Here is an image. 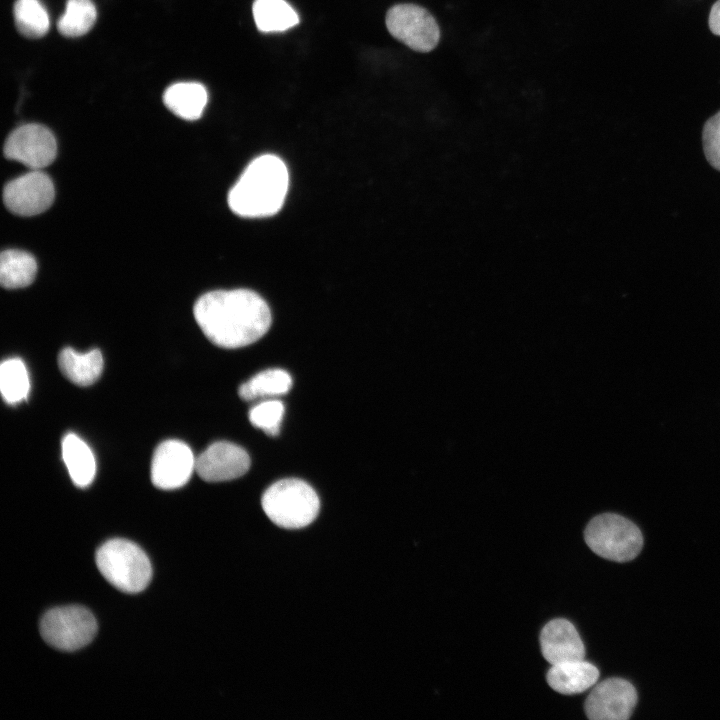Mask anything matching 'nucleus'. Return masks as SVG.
<instances>
[{"label": "nucleus", "instance_id": "16", "mask_svg": "<svg viewBox=\"0 0 720 720\" xmlns=\"http://www.w3.org/2000/svg\"><path fill=\"white\" fill-rule=\"evenodd\" d=\"M61 450L73 483L82 488L89 486L96 473V462L90 447L76 434L68 433L62 440Z\"/></svg>", "mask_w": 720, "mask_h": 720}, {"label": "nucleus", "instance_id": "8", "mask_svg": "<svg viewBox=\"0 0 720 720\" xmlns=\"http://www.w3.org/2000/svg\"><path fill=\"white\" fill-rule=\"evenodd\" d=\"M4 155L32 170L50 165L57 154L53 133L40 124H25L16 128L6 139Z\"/></svg>", "mask_w": 720, "mask_h": 720}, {"label": "nucleus", "instance_id": "2", "mask_svg": "<svg viewBox=\"0 0 720 720\" xmlns=\"http://www.w3.org/2000/svg\"><path fill=\"white\" fill-rule=\"evenodd\" d=\"M289 176L285 163L271 154L255 158L228 194V205L242 217H265L282 207Z\"/></svg>", "mask_w": 720, "mask_h": 720}, {"label": "nucleus", "instance_id": "10", "mask_svg": "<svg viewBox=\"0 0 720 720\" xmlns=\"http://www.w3.org/2000/svg\"><path fill=\"white\" fill-rule=\"evenodd\" d=\"M634 686L622 678L598 683L585 701V713L591 720H626L637 703Z\"/></svg>", "mask_w": 720, "mask_h": 720}, {"label": "nucleus", "instance_id": "9", "mask_svg": "<svg viewBox=\"0 0 720 720\" xmlns=\"http://www.w3.org/2000/svg\"><path fill=\"white\" fill-rule=\"evenodd\" d=\"M55 189L51 178L40 170H32L8 182L3 190L6 208L20 216H34L53 203Z\"/></svg>", "mask_w": 720, "mask_h": 720}, {"label": "nucleus", "instance_id": "17", "mask_svg": "<svg viewBox=\"0 0 720 720\" xmlns=\"http://www.w3.org/2000/svg\"><path fill=\"white\" fill-rule=\"evenodd\" d=\"M58 365L68 380L79 386H88L100 377L103 357L98 349L81 354L72 348H65L58 356Z\"/></svg>", "mask_w": 720, "mask_h": 720}, {"label": "nucleus", "instance_id": "15", "mask_svg": "<svg viewBox=\"0 0 720 720\" xmlns=\"http://www.w3.org/2000/svg\"><path fill=\"white\" fill-rule=\"evenodd\" d=\"M208 93L198 82H178L167 87L163 94L165 106L185 120L199 119L206 107Z\"/></svg>", "mask_w": 720, "mask_h": 720}, {"label": "nucleus", "instance_id": "22", "mask_svg": "<svg viewBox=\"0 0 720 720\" xmlns=\"http://www.w3.org/2000/svg\"><path fill=\"white\" fill-rule=\"evenodd\" d=\"M13 13L15 25L22 35L40 38L48 32L49 15L40 0H16Z\"/></svg>", "mask_w": 720, "mask_h": 720}, {"label": "nucleus", "instance_id": "26", "mask_svg": "<svg viewBox=\"0 0 720 720\" xmlns=\"http://www.w3.org/2000/svg\"><path fill=\"white\" fill-rule=\"evenodd\" d=\"M709 28L713 34L720 36V0H717L711 8Z\"/></svg>", "mask_w": 720, "mask_h": 720}, {"label": "nucleus", "instance_id": "6", "mask_svg": "<svg viewBox=\"0 0 720 720\" xmlns=\"http://www.w3.org/2000/svg\"><path fill=\"white\" fill-rule=\"evenodd\" d=\"M97 632L93 614L84 607L66 606L49 610L40 622L44 641L55 649L71 652L89 644Z\"/></svg>", "mask_w": 720, "mask_h": 720}, {"label": "nucleus", "instance_id": "1", "mask_svg": "<svg viewBox=\"0 0 720 720\" xmlns=\"http://www.w3.org/2000/svg\"><path fill=\"white\" fill-rule=\"evenodd\" d=\"M193 312L207 339L227 349L254 343L271 325L267 303L247 289L208 292L195 302Z\"/></svg>", "mask_w": 720, "mask_h": 720}, {"label": "nucleus", "instance_id": "5", "mask_svg": "<svg viewBox=\"0 0 720 720\" xmlns=\"http://www.w3.org/2000/svg\"><path fill=\"white\" fill-rule=\"evenodd\" d=\"M584 539L595 554L615 562L633 560L643 546L640 529L627 518L614 513H603L590 520Z\"/></svg>", "mask_w": 720, "mask_h": 720}, {"label": "nucleus", "instance_id": "24", "mask_svg": "<svg viewBox=\"0 0 720 720\" xmlns=\"http://www.w3.org/2000/svg\"><path fill=\"white\" fill-rule=\"evenodd\" d=\"M284 405L278 400H267L255 405L249 412L251 424L269 436L279 434L284 416Z\"/></svg>", "mask_w": 720, "mask_h": 720}, {"label": "nucleus", "instance_id": "23", "mask_svg": "<svg viewBox=\"0 0 720 720\" xmlns=\"http://www.w3.org/2000/svg\"><path fill=\"white\" fill-rule=\"evenodd\" d=\"M30 389L29 376L24 362L9 358L0 367V390L4 401L14 405L27 398Z\"/></svg>", "mask_w": 720, "mask_h": 720}, {"label": "nucleus", "instance_id": "20", "mask_svg": "<svg viewBox=\"0 0 720 720\" xmlns=\"http://www.w3.org/2000/svg\"><path fill=\"white\" fill-rule=\"evenodd\" d=\"M292 387V378L282 369H268L244 382L238 390L243 400L273 397L286 394Z\"/></svg>", "mask_w": 720, "mask_h": 720}, {"label": "nucleus", "instance_id": "12", "mask_svg": "<svg viewBox=\"0 0 720 720\" xmlns=\"http://www.w3.org/2000/svg\"><path fill=\"white\" fill-rule=\"evenodd\" d=\"M250 463V457L242 447L219 441L196 458L195 471L207 482L229 481L244 475Z\"/></svg>", "mask_w": 720, "mask_h": 720}, {"label": "nucleus", "instance_id": "11", "mask_svg": "<svg viewBox=\"0 0 720 720\" xmlns=\"http://www.w3.org/2000/svg\"><path fill=\"white\" fill-rule=\"evenodd\" d=\"M196 459L190 447L179 440L160 443L151 463V480L159 489L171 490L184 486L195 470Z\"/></svg>", "mask_w": 720, "mask_h": 720}, {"label": "nucleus", "instance_id": "7", "mask_svg": "<svg viewBox=\"0 0 720 720\" xmlns=\"http://www.w3.org/2000/svg\"><path fill=\"white\" fill-rule=\"evenodd\" d=\"M385 22L389 33L414 51L427 53L439 43L441 33L436 19L419 5H394L387 11Z\"/></svg>", "mask_w": 720, "mask_h": 720}, {"label": "nucleus", "instance_id": "4", "mask_svg": "<svg viewBox=\"0 0 720 720\" xmlns=\"http://www.w3.org/2000/svg\"><path fill=\"white\" fill-rule=\"evenodd\" d=\"M96 565L102 576L125 593H139L149 584L152 568L145 552L125 539L105 542L96 553Z\"/></svg>", "mask_w": 720, "mask_h": 720}, {"label": "nucleus", "instance_id": "18", "mask_svg": "<svg viewBox=\"0 0 720 720\" xmlns=\"http://www.w3.org/2000/svg\"><path fill=\"white\" fill-rule=\"evenodd\" d=\"M37 263L33 255L21 250L8 249L0 257V282L6 289L29 286L35 279Z\"/></svg>", "mask_w": 720, "mask_h": 720}, {"label": "nucleus", "instance_id": "21", "mask_svg": "<svg viewBox=\"0 0 720 720\" xmlns=\"http://www.w3.org/2000/svg\"><path fill=\"white\" fill-rule=\"evenodd\" d=\"M96 18L97 10L92 0H67L57 27L66 37H78L91 30Z\"/></svg>", "mask_w": 720, "mask_h": 720}, {"label": "nucleus", "instance_id": "19", "mask_svg": "<svg viewBox=\"0 0 720 720\" xmlns=\"http://www.w3.org/2000/svg\"><path fill=\"white\" fill-rule=\"evenodd\" d=\"M254 20L261 32H282L299 23V17L285 0H255Z\"/></svg>", "mask_w": 720, "mask_h": 720}, {"label": "nucleus", "instance_id": "14", "mask_svg": "<svg viewBox=\"0 0 720 720\" xmlns=\"http://www.w3.org/2000/svg\"><path fill=\"white\" fill-rule=\"evenodd\" d=\"M598 678V668L584 659L551 665L546 675L549 686L565 695L584 692L594 686Z\"/></svg>", "mask_w": 720, "mask_h": 720}, {"label": "nucleus", "instance_id": "3", "mask_svg": "<svg viewBox=\"0 0 720 720\" xmlns=\"http://www.w3.org/2000/svg\"><path fill=\"white\" fill-rule=\"evenodd\" d=\"M263 511L277 526L298 529L311 524L318 515L320 502L315 490L296 478L272 484L261 499Z\"/></svg>", "mask_w": 720, "mask_h": 720}, {"label": "nucleus", "instance_id": "13", "mask_svg": "<svg viewBox=\"0 0 720 720\" xmlns=\"http://www.w3.org/2000/svg\"><path fill=\"white\" fill-rule=\"evenodd\" d=\"M543 657L551 665L584 659L585 647L574 625L564 618L549 621L540 634Z\"/></svg>", "mask_w": 720, "mask_h": 720}, {"label": "nucleus", "instance_id": "25", "mask_svg": "<svg viewBox=\"0 0 720 720\" xmlns=\"http://www.w3.org/2000/svg\"><path fill=\"white\" fill-rule=\"evenodd\" d=\"M702 135L705 156L720 171V111L706 121Z\"/></svg>", "mask_w": 720, "mask_h": 720}]
</instances>
